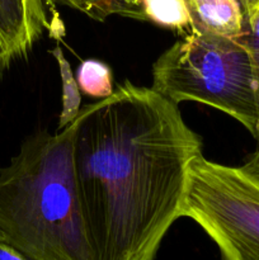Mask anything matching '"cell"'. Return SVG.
Wrapping results in <instances>:
<instances>
[{
    "label": "cell",
    "instance_id": "6da1fadb",
    "mask_svg": "<svg viewBox=\"0 0 259 260\" xmlns=\"http://www.w3.org/2000/svg\"><path fill=\"white\" fill-rule=\"evenodd\" d=\"M74 165L98 260H155L183 217L202 139L179 104L126 80L75 118Z\"/></svg>",
    "mask_w": 259,
    "mask_h": 260
},
{
    "label": "cell",
    "instance_id": "7a4b0ae2",
    "mask_svg": "<svg viewBox=\"0 0 259 260\" xmlns=\"http://www.w3.org/2000/svg\"><path fill=\"white\" fill-rule=\"evenodd\" d=\"M76 122L28 136L0 168V233L32 260H98L74 165Z\"/></svg>",
    "mask_w": 259,
    "mask_h": 260
},
{
    "label": "cell",
    "instance_id": "3957f363",
    "mask_svg": "<svg viewBox=\"0 0 259 260\" xmlns=\"http://www.w3.org/2000/svg\"><path fill=\"white\" fill-rule=\"evenodd\" d=\"M155 91L179 104H206L243 124L255 137L254 73L244 36L228 37L189 28L152 63Z\"/></svg>",
    "mask_w": 259,
    "mask_h": 260
},
{
    "label": "cell",
    "instance_id": "277c9868",
    "mask_svg": "<svg viewBox=\"0 0 259 260\" xmlns=\"http://www.w3.org/2000/svg\"><path fill=\"white\" fill-rule=\"evenodd\" d=\"M183 217L207 234L221 260H259V179L243 167L197 155L188 170Z\"/></svg>",
    "mask_w": 259,
    "mask_h": 260
},
{
    "label": "cell",
    "instance_id": "5b68a950",
    "mask_svg": "<svg viewBox=\"0 0 259 260\" xmlns=\"http://www.w3.org/2000/svg\"><path fill=\"white\" fill-rule=\"evenodd\" d=\"M48 0H0V36L13 61L27 57L51 28Z\"/></svg>",
    "mask_w": 259,
    "mask_h": 260
},
{
    "label": "cell",
    "instance_id": "8992f818",
    "mask_svg": "<svg viewBox=\"0 0 259 260\" xmlns=\"http://www.w3.org/2000/svg\"><path fill=\"white\" fill-rule=\"evenodd\" d=\"M190 28L228 37L246 33L244 13L238 0H184Z\"/></svg>",
    "mask_w": 259,
    "mask_h": 260
},
{
    "label": "cell",
    "instance_id": "52a82bcc",
    "mask_svg": "<svg viewBox=\"0 0 259 260\" xmlns=\"http://www.w3.org/2000/svg\"><path fill=\"white\" fill-rule=\"evenodd\" d=\"M48 3L51 5L55 3L62 4L99 22L111 15L147 20L141 0H48Z\"/></svg>",
    "mask_w": 259,
    "mask_h": 260
},
{
    "label": "cell",
    "instance_id": "ba28073f",
    "mask_svg": "<svg viewBox=\"0 0 259 260\" xmlns=\"http://www.w3.org/2000/svg\"><path fill=\"white\" fill-rule=\"evenodd\" d=\"M50 53L57 62L58 73H60L61 83H62V109H61L60 117H58L57 126V129L60 131V129L69 126L78 117L81 109V95L78 81H76L75 75L71 70L70 62L66 60L62 50L57 46L53 50H51Z\"/></svg>",
    "mask_w": 259,
    "mask_h": 260
},
{
    "label": "cell",
    "instance_id": "9c48e42d",
    "mask_svg": "<svg viewBox=\"0 0 259 260\" xmlns=\"http://www.w3.org/2000/svg\"><path fill=\"white\" fill-rule=\"evenodd\" d=\"M146 19L167 29L187 32L190 17L184 0H141Z\"/></svg>",
    "mask_w": 259,
    "mask_h": 260
},
{
    "label": "cell",
    "instance_id": "30bf717a",
    "mask_svg": "<svg viewBox=\"0 0 259 260\" xmlns=\"http://www.w3.org/2000/svg\"><path fill=\"white\" fill-rule=\"evenodd\" d=\"M75 79L80 91L93 98H107L113 93V75L106 62L88 58L79 63Z\"/></svg>",
    "mask_w": 259,
    "mask_h": 260
},
{
    "label": "cell",
    "instance_id": "8fae6325",
    "mask_svg": "<svg viewBox=\"0 0 259 260\" xmlns=\"http://www.w3.org/2000/svg\"><path fill=\"white\" fill-rule=\"evenodd\" d=\"M244 41L246 43L249 53H250L251 65L254 73V85H255V98H256V113H258V124H256L255 141L259 147V18L254 20L244 35Z\"/></svg>",
    "mask_w": 259,
    "mask_h": 260
},
{
    "label": "cell",
    "instance_id": "7c38bea8",
    "mask_svg": "<svg viewBox=\"0 0 259 260\" xmlns=\"http://www.w3.org/2000/svg\"><path fill=\"white\" fill-rule=\"evenodd\" d=\"M0 260H32L20 253L18 249L10 245L7 240H5L4 235L0 233Z\"/></svg>",
    "mask_w": 259,
    "mask_h": 260
},
{
    "label": "cell",
    "instance_id": "4fadbf2b",
    "mask_svg": "<svg viewBox=\"0 0 259 260\" xmlns=\"http://www.w3.org/2000/svg\"><path fill=\"white\" fill-rule=\"evenodd\" d=\"M243 13L248 28L254 20L259 18V0H244Z\"/></svg>",
    "mask_w": 259,
    "mask_h": 260
},
{
    "label": "cell",
    "instance_id": "5bb4252c",
    "mask_svg": "<svg viewBox=\"0 0 259 260\" xmlns=\"http://www.w3.org/2000/svg\"><path fill=\"white\" fill-rule=\"evenodd\" d=\"M241 167L259 179V147H256L255 151L246 157L245 162Z\"/></svg>",
    "mask_w": 259,
    "mask_h": 260
},
{
    "label": "cell",
    "instance_id": "9a60e30c",
    "mask_svg": "<svg viewBox=\"0 0 259 260\" xmlns=\"http://www.w3.org/2000/svg\"><path fill=\"white\" fill-rule=\"evenodd\" d=\"M13 62V60L10 58L9 52L7 50V46H5L4 41H3L2 36H0V73L5 71L7 69H9L10 63Z\"/></svg>",
    "mask_w": 259,
    "mask_h": 260
}]
</instances>
